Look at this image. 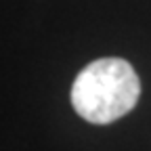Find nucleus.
<instances>
[{
  "label": "nucleus",
  "instance_id": "nucleus-1",
  "mask_svg": "<svg viewBox=\"0 0 151 151\" xmlns=\"http://www.w3.org/2000/svg\"><path fill=\"white\" fill-rule=\"evenodd\" d=\"M141 80L126 59L103 57L90 61L71 84V107L90 124H111L134 109Z\"/></svg>",
  "mask_w": 151,
  "mask_h": 151
}]
</instances>
